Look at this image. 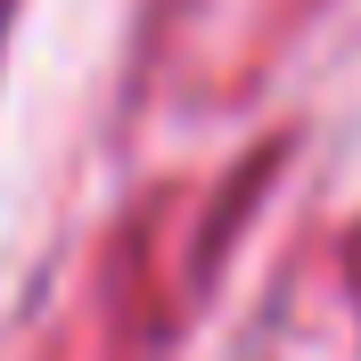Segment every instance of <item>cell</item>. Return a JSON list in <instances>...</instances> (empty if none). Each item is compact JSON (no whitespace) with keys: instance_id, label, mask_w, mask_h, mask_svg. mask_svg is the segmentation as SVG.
<instances>
[{"instance_id":"1","label":"cell","mask_w":361,"mask_h":361,"mask_svg":"<svg viewBox=\"0 0 361 361\" xmlns=\"http://www.w3.org/2000/svg\"><path fill=\"white\" fill-rule=\"evenodd\" d=\"M8 17H17V0H0V42H8Z\"/></svg>"}]
</instances>
